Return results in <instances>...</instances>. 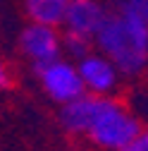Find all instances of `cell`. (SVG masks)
Returning a JSON list of instances; mask_svg holds the SVG:
<instances>
[{"instance_id": "obj_2", "label": "cell", "mask_w": 148, "mask_h": 151, "mask_svg": "<svg viewBox=\"0 0 148 151\" xmlns=\"http://www.w3.org/2000/svg\"><path fill=\"white\" fill-rule=\"evenodd\" d=\"M141 129L143 127H141L136 115H132L122 103H117L112 99H105L98 118L91 125L86 137L93 144H98L100 149L122 151L124 146H129L141 134Z\"/></svg>"}, {"instance_id": "obj_7", "label": "cell", "mask_w": 148, "mask_h": 151, "mask_svg": "<svg viewBox=\"0 0 148 151\" xmlns=\"http://www.w3.org/2000/svg\"><path fill=\"white\" fill-rule=\"evenodd\" d=\"M105 96H93V93H84V96L74 99L62 106L60 110V122L72 134H88L91 125L96 122L98 113L103 108Z\"/></svg>"}, {"instance_id": "obj_10", "label": "cell", "mask_w": 148, "mask_h": 151, "mask_svg": "<svg viewBox=\"0 0 148 151\" xmlns=\"http://www.w3.org/2000/svg\"><path fill=\"white\" fill-rule=\"evenodd\" d=\"M117 7H122L124 12L134 14L136 19L148 24V0H117Z\"/></svg>"}, {"instance_id": "obj_8", "label": "cell", "mask_w": 148, "mask_h": 151, "mask_svg": "<svg viewBox=\"0 0 148 151\" xmlns=\"http://www.w3.org/2000/svg\"><path fill=\"white\" fill-rule=\"evenodd\" d=\"M65 12L67 0H26V14L33 24L58 29L60 24H65Z\"/></svg>"}, {"instance_id": "obj_6", "label": "cell", "mask_w": 148, "mask_h": 151, "mask_svg": "<svg viewBox=\"0 0 148 151\" xmlns=\"http://www.w3.org/2000/svg\"><path fill=\"white\" fill-rule=\"evenodd\" d=\"M105 17H107V7L98 0H67V12H65L67 31H77L93 39L103 27Z\"/></svg>"}, {"instance_id": "obj_1", "label": "cell", "mask_w": 148, "mask_h": 151, "mask_svg": "<svg viewBox=\"0 0 148 151\" xmlns=\"http://www.w3.org/2000/svg\"><path fill=\"white\" fill-rule=\"evenodd\" d=\"M93 43L120 74L134 77L148 65V24L117 5L115 10H107L103 27L93 36Z\"/></svg>"}, {"instance_id": "obj_3", "label": "cell", "mask_w": 148, "mask_h": 151, "mask_svg": "<svg viewBox=\"0 0 148 151\" xmlns=\"http://www.w3.org/2000/svg\"><path fill=\"white\" fill-rule=\"evenodd\" d=\"M36 74H38L46 93L62 106L86 93L77 65H72L67 60H53L48 65H41L36 67Z\"/></svg>"}, {"instance_id": "obj_12", "label": "cell", "mask_w": 148, "mask_h": 151, "mask_svg": "<svg viewBox=\"0 0 148 151\" xmlns=\"http://www.w3.org/2000/svg\"><path fill=\"white\" fill-rule=\"evenodd\" d=\"M0 86H7V67L3 60H0Z\"/></svg>"}, {"instance_id": "obj_9", "label": "cell", "mask_w": 148, "mask_h": 151, "mask_svg": "<svg viewBox=\"0 0 148 151\" xmlns=\"http://www.w3.org/2000/svg\"><path fill=\"white\" fill-rule=\"evenodd\" d=\"M62 39V50L67 55H72V58H86V55H91V48H93V39L91 36H84V34H77V31H65V36H60Z\"/></svg>"}, {"instance_id": "obj_11", "label": "cell", "mask_w": 148, "mask_h": 151, "mask_svg": "<svg viewBox=\"0 0 148 151\" xmlns=\"http://www.w3.org/2000/svg\"><path fill=\"white\" fill-rule=\"evenodd\" d=\"M122 151H148V129H141V134L129 146H124Z\"/></svg>"}, {"instance_id": "obj_5", "label": "cell", "mask_w": 148, "mask_h": 151, "mask_svg": "<svg viewBox=\"0 0 148 151\" xmlns=\"http://www.w3.org/2000/svg\"><path fill=\"white\" fill-rule=\"evenodd\" d=\"M77 70H79V77L84 82L86 93H93V96H107L110 91L117 89L120 72L100 53H91V55H86V58H81L79 65H77Z\"/></svg>"}, {"instance_id": "obj_4", "label": "cell", "mask_w": 148, "mask_h": 151, "mask_svg": "<svg viewBox=\"0 0 148 151\" xmlns=\"http://www.w3.org/2000/svg\"><path fill=\"white\" fill-rule=\"evenodd\" d=\"M19 48L26 58L33 63V70L48 65L53 60H60V53H62V39L58 29L53 27H43V24H29L22 36H19Z\"/></svg>"}]
</instances>
